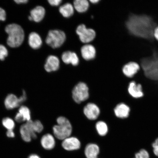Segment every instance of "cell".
Instances as JSON below:
<instances>
[{
  "mask_svg": "<svg viewBox=\"0 0 158 158\" xmlns=\"http://www.w3.org/2000/svg\"><path fill=\"white\" fill-rule=\"evenodd\" d=\"M6 135L9 138H14L15 137V133L13 130H7Z\"/></svg>",
  "mask_w": 158,
  "mask_h": 158,
  "instance_id": "35",
  "label": "cell"
},
{
  "mask_svg": "<svg viewBox=\"0 0 158 158\" xmlns=\"http://www.w3.org/2000/svg\"><path fill=\"white\" fill-rule=\"evenodd\" d=\"M82 56L85 60H89L94 58L96 55V50L92 45L86 44L81 49Z\"/></svg>",
  "mask_w": 158,
  "mask_h": 158,
  "instance_id": "17",
  "label": "cell"
},
{
  "mask_svg": "<svg viewBox=\"0 0 158 158\" xmlns=\"http://www.w3.org/2000/svg\"><path fill=\"white\" fill-rule=\"evenodd\" d=\"M60 61L58 57L54 55L49 56L47 59L44 68L48 72H54L58 70Z\"/></svg>",
  "mask_w": 158,
  "mask_h": 158,
  "instance_id": "13",
  "label": "cell"
},
{
  "mask_svg": "<svg viewBox=\"0 0 158 158\" xmlns=\"http://www.w3.org/2000/svg\"><path fill=\"white\" fill-rule=\"evenodd\" d=\"M153 155L158 158V138L152 144Z\"/></svg>",
  "mask_w": 158,
  "mask_h": 158,
  "instance_id": "30",
  "label": "cell"
},
{
  "mask_svg": "<svg viewBox=\"0 0 158 158\" xmlns=\"http://www.w3.org/2000/svg\"><path fill=\"white\" fill-rule=\"evenodd\" d=\"M125 25L130 35L148 40H153L154 30L157 24L150 16L131 14Z\"/></svg>",
  "mask_w": 158,
  "mask_h": 158,
  "instance_id": "1",
  "label": "cell"
},
{
  "mask_svg": "<svg viewBox=\"0 0 158 158\" xmlns=\"http://www.w3.org/2000/svg\"><path fill=\"white\" fill-rule=\"evenodd\" d=\"M66 39V35L64 31L54 30L49 31L45 42L52 48H56L62 46Z\"/></svg>",
  "mask_w": 158,
  "mask_h": 158,
  "instance_id": "5",
  "label": "cell"
},
{
  "mask_svg": "<svg viewBox=\"0 0 158 158\" xmlns=\"http://www.w3.org/2000/svg\"><path fill=\"white\" fill-rule=\"evenodd\" d=\"M153 36L154 38H155L158 41V27H156L154 30Z\"/></svg>",
  "mask_w": 158,
  "mask_h": 158,
  "instance_id": "36",
  "label": "cell"
},
{
  "mask_svg": "<svg viewBox=\"0 0 158 158\" xmlns=\"http://www.w3.org/2000/svg\"><path fill=\"white\" fill-rule=\"evenodd\" d=\"M100 153V148L96 143H89L85 148L84 154L86 158H98Z\"/></svg>",
  "mask_w": 158,
  "mask_h": 158,
  "instance_id": "14",
  "label": "cell"
},
{
  "mask_svg": "<svg viewBox=\"0 0 158 158\" xmlns=\"http://www.w3.org/2000/svg\"><path fill=\"white\" fill-rule=\"evenodd\" d=\"M8 54L6 48L4 45L0 44V60H3Z\"/></svg>",
  "mask_w": 158,
  "mask_h": 158,
  "instance_id": "29",
  "label": "cell"
},
{
  "mask_svg": "<svg viewBox=\"0 0 158 158\" xmlns=\"http://www.w3.org/2000/svg\"><path fill=\"white\" fill-rule=\"evenodd\" d=\"M6 32L8 35L7 43L12 48L19 47L22 44L24 39V32L20 26L13 23L6 27Z\"/></svg>",
  "mask_w": 158,
  "mask_h": 158,
  "instance_id": "3",
  "label": "cell"
},
{
  "mask_svg": "<svg viewBox=\"0 0 158 158\" xmlns=\"http://www.w3.org/2000/svg\"><path fill=\"white\" fill-rule=\"evenodd\" d=\"M32 126L33 129L35 133H41L44 129L43 124L39 120L33 121Z\"/></svg>",
  "mask_w": 158,
  "mask_h": 158,
  "instance_id": "28",
  "label": "cell"
},
{
  "mask_svg": "<svg viewBox=\"0 0 158 158\" xmlns=\"http://www.w3.org/2000/svg\"><path fill=\"white\" fill-rule=\"evenodd\" d=\"M15 119L16 121L19 122V123H21V122L25 121L24 118L23 117V116L22 115L20 114L19 113V112L16 114L15 117Z\"/></svg>",
  "mask_w": 158,
  "mask_h": 158,
  "instance_id": "31",
  "label": "cell"
},
{
  "mask_svg": "<svg viewBox=\"0 0 158 158\" xmlns=\"http://www.w3.org/2000/svg\"><path fill=\"white\" fill-rule=\"evenodd\" d=\"M15 2L17 4L27 3L28 2V0H15Z\"/></svg>",
  "mask_w": 158,
  "mask_h": 158,
  "instance_id": "37",
  "label": "cell"
},
{
  "mask_svg": "<svg viewBox=\"0 0 158 158\" xmlns=\"http://www.w3.org/2000/svg\"><path fill=\"white\" fill-rule=\"evenodd\" d=\"M28 158H41L38 155H36V154H32L29 156Z\"/></svg>",
  "mask_w": 158,
  "mask_h": 158,
  "instance_id": "38",
  "label": "cell"
},
{
  "mask_svg": "<svg viewBox=\"0 0 158 158\" xmlns=\"http://www.w3.org/2000/svg\"><path fill=\"white\" fill-rule=\"evenodd\" d=\"M2 123L4 127L6 128L7 130H13L15 127V122L10 118H4L2 121Z\"/></svg>",
  "mask_w": 158,
  "mask_h": 158,
  "instance_id": "26",
  "label": "cell"
},
{
  "mask_svg": "<svg viewBox=\"0 0 158 158\" xmlns=\"http://www.w3.org/2000/svg\"><path fill=\"white\" fill-rule=\"evenodd\" d=\"M76 33L79 36L80 40L85 43H90L96 37L95 31L92 29H87L84 24L80 25L77 27Z\"/></svg>",
  "mask_w": 158,
  "mask_h": 158,
  "instance_id": "7",
  "label": "cell"
},
{
  "mask_svg": "<svg viewBox=\"0 0 158 158\" xmlns=\"http://www.w3.org/2000/svg\"><path fill=\"white\" fill-rule=\"evenodd\" d=\"M63 62L66 64H72L73 66H76L79 62V59L76 53L68 51L63 53L62 56Z\"/></svg>",
  "mask_w": 158,
  "mask_h": 158,
  "instance_id": "18",
  "label": "cell"
},
{
  "mask_svg": "<svg viewBox=\"0 0 158 158\" xmlns=\"http://www.w3.org/2000/svg\"><path fill=\"white\" fill-rule=\"evenodd\" d=\"M113 111L116 118L120 119H125L129 117L131 109L127 104L121 102L116 105Z\"/></svg>",
  "mask_w": 158,
  "mask_h": 158,
  "instance_id": "10",
  "label": "cell"
},
{
  "mask_svg": "<svg viewBox=\"0 0 158 158\" xmlns=\"http://www.w3.org/2000/svg\"><path fill=\"white\" fill-rule=\"evenodd\" d=\"M59 11L63 17L69 18L72 16L74 13V7L71 4L66 3L61 6Z\"/></svg>",
  "mask_w": 158,
  "mask_h": 158,
  "instance_id": "21",
  "label": "cell"
},
{
  "mask_svg": "<svg viewBox=\"0 0 158 158\" xmlns=\"http://www.w3.org/2000/svg\"><path fill=\"white\" fill-rule=\"evenodd\" d=\"M6 15L5 10L0 7V21H5L6 19Z\"/></svg>",
  "mask_w": 158,
  "mask_h": 158,
  "instance_id": "32",
  "label": "cell"
},
{
  "mask_svg": "<svg viewBox=\"0 0 158 158\" xmlns=\"http://www.w3.org/2000/svg\"><path fill=\"white\" fill-rule=\"evenodd\" d=\"M89 3L86 0H76L74 2V7L79 13H84L88 10Z\"/></svg>",
  "mask_w": 158,
  "mask_h": 158,
  "instance_id": "22",
  "label": "cell"
},
{
  "mask_svg": "<svg viewBox=\"0 0 158 158\" xmlns=\"http://www.w3.org/2000/svg\"><path fill=\"white\" fill-rule=\"evenodd\" d=\"M90 1L93 3H96L98 2H99V0H91V1Z\"/></svg>",
  "mask_w": 158,
  "mask_h": 158,
  "instance_id": "39",
  "label": "cell"
},
{
  "mask_svg": "<svg viewBox=\"0 0 158 158\" xmlns=\"http://www.w3.org/2000/svg\"><path fill=\"white\" fill-rule=\"evenodd\" d=\"M48 2L52 6H58L62 2L61 0H49Z\"/></svg>",
  "mask_w": 158,
  "mask_h": 158,
  "instance_id": "33",
  "label": "cell"
},
{
  "mask_svg": "<svg viewBox=\"0 0 158 158\" xmlns=\"http://www.w3.org/2000/svg\"><path fill=\"white\" fill-rule=\"evenodd\" d=\"M19 112L23 116L25 121L31 120V114L29 109L25 106H22L19 108Z\"/></svg>",
  "mask_w": 158,
  "mask_h": 158,
  "instance_id": "25",
  "label": "cell"
},
{
  "mask_svg": "<svg viewBox=\"0 0 158 158\" xmlns=\"http://www.w3.org/2000/svg\"><path fill=\"white\" fill-rule=\"evenodd\" d=\"M54 136L50 134H47L43 136L41 139V144L44 149L52 150L56 145Z\"/></svg>",
  "mask_w": 158,
  "mask_h": 158,
  "instance_id": "15",
  "label": "cell"
},
{
  "mask_svg": "<svg viewBox=\"0 0 158 158\" xmlns=\"http://www.w3.org/2000/svg\"><path fill=\"white\" fill-rule=\"evenodd\" d=\"M57 124L53 127V134L57 139L62 140L71 136L72 126L70 122L66 118L60 116L56 119Z\"/></svg>",
  "mask_w": 158,
  "mask_h": 158,
  "instance_id": "4",
  "label": "cell"
},
{
  "mask_svg": "<svg viewBox=\"0 0 158 158\" xmlns=\"http://www.w3.org/2000/svg\"><path fill=\"white\" fill-rule=\"evenodd\" d=\"M96 128L98 134L100 136H105L107 135L109 131L108 124L103 121H99L96 124Z\"/></svg>",
  "mask_w": 158,
  "mask_h": 158,
  "instance_id": "23",
  "label": "cell"
},
{
  "mask_svg": "<svg viewBox=\"0 0 158 158\" xmlns=\"http://www.w3.org/2000/svg\"><path fill=\"white\" fill-rule=\"evenodd\" d=\"M72 95L73 99L77 103L86 100L89 96L87 85L83 82L78 83L73 89Z\"/></svg>",
  "mask_w": 158,
  "mask_h": 158,
  "instance_id": "6",
  "label": "cell"
},
{
  "mask_svg": "<svg viewBox=\"0 0 158 158\" xmlns=\"http://www.w3.org/2000/svg\"><path fill=\"white\" fill-rule=\"evenodd\" d=\"M127 92L131 97L136 99L143 98L144 95L142 85L134 80L131 81L128 84Z\"/></svg>",
  "mask_w": 158,
  "mask_h": 158,
  "instance_id": "8",
  "label": "cell"
},
{
  "mask_svg": "<svg viewBox=\"0 0 158 158\" xmlns=\"http://www.w3.org/2000/svg\"><path fill=\"white\" fill-rule=\"evenodd\" d=\"M83 112L85 115L88 119L94 120L97 119L99 116L100 110L97 105L90 102L84 106Z\"/></svg>",
  "mask_w": 158,
  "mask_h": 158,
  "instance_id": "11",
  "label": "cell"
},
{
  "mask_svg": "<svg viewBox=\"0 0 158 158\" xmlns=\"http://www.w3.org/2000/svg\"><path fill=\"white\" fill-rule=\"evenodd\" d=\"M45 11L44 7L38 6L31 11V15L28 17L29 20L39 23L42 20L45 15Z\"/></svg>",
  "mask_w": 158,
  "mask_h": 158,
  "instance_id": "16",
  "label": "cell"
},
{
  "mask_svg": "<svg viewBox=\"0 0 158 158\" xmlns=\"http://www.w3.org/2000/svg\"><path fill=\"white\" fill-rule=\"evenodd\" d=\"M141 65L145 77L158 82V51L154 49L151 56L142 58Z\"/></svg>",
  "mask_w": 158,
  "mask_h": 158,
  "instance_id": "2",
  "label": "cell"
},
{
  "mask_svg": "<svg viewBox=\"0 0 158 158\" xmlns=\"http://www.w3.org/2000/svg\"><path fill=\"white\" fill-rule=\"evenodd\" d=\"M20 133L23 139L26 142H30L31 139L33 138L32 134L25 124L21 126L20 128Z\"/></svg>",
  "mask_w": 158,
  "mask_h": 158,
  "instance_id": "24",
  "label": "cell"
},
{
  "mask_svg": "<svg viewBox=\"0 0 158 158\" xmlns=\"http://www.w3.org/2000/svg\"><path fill=\"white\" fill-rule=\"evenodd\" d=\"M28 43L30 46L33 49L40 48L42 44V40L40 35L36 32H31L29 35Z\"/></svg>",
  "mask_w": 158,
  "mask_h": 158,
  "instance_id": "20",
  "label": "cell"
},
{
  "mask_svg": "<svg viewBox=\"0 0 158 158\" xmlns=\"http://www.w3.org/2000/svg\"><path fill=\"white\" fill-rule=\"evenodd\" d=\"M151 155L149 152L145 149H141L136 152L133 158H150Z\"/></svg>",
  "mask_w": 158,
  "mask_h": 158,
  "instance_id": "27",
  "label": "cell"
},
{
  "mask_svg": "<svg viewBox=\"0 0 158 158\" xmlns=\"http://www.w3.org/2000/svg\"><path fill=\"white\" fill-rule=\"evenodd\" d=\"M140 66L137 63L131 62L124 65L122 68V72L126 77L132 79L140 70Z\"/></svg>",
  "mask_w": 158,
  "mask_h": 158,
  "instance_id": "12",
  "label": "cell"
},
{
  "mask_svg": "<svg viewBox=\"0 0 158 158\" xmlns=\"http://www.w3.org/2000/svg\"><path fill=\"white\" fill-rule=\"evenodd\" d=\"M27 99V97L26 94L24 90H23V94L19 98V101L21 105Z\"/></svg>",
  "mask_w": 158,
  "mask_h": 158,
  "instance_id": "34",
  "label": "cell"
},
{
  "mask_svg": "<svg viewBox=\"0 0 158 158\" xmlns=\"http://www.w3.org/2000/svg\"><path fill=\"white\" fill-rule=\"evenodd\" d=\"M62 146L67 151H76L80 149L81 143L78 138L70 136L63 140Z\"/></svg>",
  "mask_w": 158,
  "mask_h": 158,
  "instance_id": "9",
  "label": "cell"
},
{
  "mask_svg": "<svg viewBox=\"0 0 158 158\" xmlns=\"http://www.w3.org/2000/svg\"><path fill=\"white\" fill-rule=\"evenodd\" d=\"M5 105L8 110H12L19 107L21 105L19 98L15 94H9L6 97L5 100Z\"/></svg>",
  "mask_w": 158,
  "mask_h": 158,
  "instance_id": "19",
  "label": "cell"
}]
</instances>
